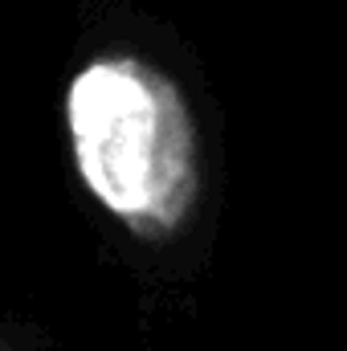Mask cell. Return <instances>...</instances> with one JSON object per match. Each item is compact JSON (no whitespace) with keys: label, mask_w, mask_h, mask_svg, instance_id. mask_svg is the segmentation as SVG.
<instances>
[{"label":"cell","mask_w":347,"mask_h":351,"mask_svg":"<svg viewBox=\"0 0 347 351\" xmlns=\"http://www.w3.org/2000/svg\"><path fill=\"white\" fill-rule=\"evenodd\" d=\"M66 127L90 196L135 237L168 241L200 200V139L164 70L135 53L86 62L66 90Z\"/></svg>","instance_id":"6da1fadb"},{"label":"cell","mask_w":347,"mask_h":351,"mask_svg":"<svg viewBox=\"0 0 347 351\" xmlns=\"http://www.w3.org/2000/svg\"><path fill=\"white\" fill-rule=\"evenodd\" d=\"M0 351H4V348H0Z\"/></svg>","instance_id":"7a4b0ae2"}]
</instances>
